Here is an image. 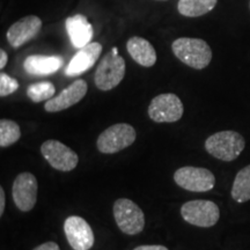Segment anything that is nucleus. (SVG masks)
<instances>
[{
	"instance_id": "17",
	"label": "nucleus",
	"mask_w": 250,
	"mask_h": 250,
	"mask_svg": "<svg viewBox=\"0 0 250 250\" xmlns=\"http://www.w3.org/2000/svg\"><path fill=\"white\" fill-rule=\"evenodd\" d=\"M126 49L131 58L144 67H151L156 62V52L154 46L143 37H131L126 43Z\"/></svg>"
},
{
	"instance_id": "12",
	"label": "nucleus",
	"mask_w": 250,
	"mask_h": 250,
	"mask_svg": "<svg viewBox=\"0 0 250 250\" xmlns=\"http://www.w3.org/2000/svg\"><path fill=\"white\" fill-rule=\"evenodd\" d=\"M41 29H42V20L36 15H28L8 28L6 34L7 42L14 49H18L36 37Z\"/></svg>"
},
{
	"instance_id": "18",
	"label": "nucleus",
	"mask_w": 250,
	"mask_h": 250,
	"mask_svg": "<svg viewBox=\"0 0 250 250\" xmlns=\"http://www.w3.org/2000/svg\"><path fill=\"white\" fill-rule=\"evenodd\" d=\"M218 0H179L180 14L188 18H198L208 14L215 7Z\"/></svg>"
},
{
	"instance_id": "8",
	"label": "nucleus",
	"mask_w": 250,
	"mask_h": 250,
	"mask_svg": "<svg viewBox=\"0 0 250 250\" xmlns=\"http://www.w3.org/2000/svg\"><path fill=\"white\" fill-rule=\"evenodd\" d=\"M183 103L173 93L160 94L149 103L148 116L155 123H174L183 116Z\"/></svg>"
},
{
	"instance_id": "6",
	"label": "nucleus",
	"mask_w": 250,
	"mask_h": 250,
	"mask_svg": "<svg viewBox=\"0 0 250 250\" xmlns=\"http://www.w3.org/2000/svg\"><path fill=\"white\" fill-rule=\"evenodd\" d=\"M181 215L190 225L208 228L219 221L220 210L214 202L197 199L184 203L181 208Z\"/></svg>"
},
{
	"instance_id": "23",
	"label": "nucleus",
	"mask_w": 250,
	"mask_h": 250,
	"mask_svg": "<svg viewBox=\"0 0 250 250\" xmlns=\"http://www.w3.org/2000/svg\"><path fill=\"white\" fill-rule=\"evenodd\" d=\"M33 250H61L59 248V246L57 245L56 242H45V243H42V245L37 246L35 249Z\"/></svg>"
},
{
	"instance_id": "19",
	"label": "nucleus",
	"mask_w": 250,
	"mask_h": 250,
	"mask_svg": "<svg viewBox=\"0 0 250 250\" xmlns=\"http://www.w3.org/2000/svg\"><path fill=\"white\" fill-rule=\"evenodd\" d=\"M232 198L237 203H246L250 201V165L242 168L234 179Z\"/></svg>"
},
{
	"instance_id": "11",
	"label": "nucleus",
	"mask_w": 250,
	"mask_h": 250,
	"mask_svg": "<svg viewBox=\"0 0 250 250\" xmlns=\"http://www.w3.org/2000/svg\"><path fill=\"white\" fill-rule=\"evenodd\" d=\"M64 232L72 249L89 250L94 246L95 237L92 227L79 215H71L65 220Z\"/></svg>"
},
{
	"instance_id": "4",
	"label": "nucleus",
	"mask_w": 250,
	"mask_h": 250,
	"mask_svg": "<svg viewBox=\"0 0 250 250\" xmlns=\"http://www.w3.org/2000/svg\"><path fill=\"white\" fill-rule=\"evenodd\" d=\"M137 133L132 125L118 123L111 125L100 134L96 146L103 154H114L132 145Z\"/></svg>"
},
{
	"instance_id": "27",
	"label": "nucleus",
	"mask_w": 250,
	"mask_h": 250,
	"mask_svg": "<svg viewBox=\"0 0 250 250\" xmlns=\"http://www.w3.org/2000/svg\"><path fill=\"white\" fill-rule=\"evenodd\" d=\"M158 1H166V0H158Z\"/></svg>"
},
{
	"instance_id": "1",
	"label": "nucleus",
	"mask_w": 250,
	"mask_h": 250,
	"mask_svg": "<svg viewBox=\"0 0 250 250\" xmlns=\"http://www.w3.org/2000/svg\"><path fill=\"white\" fill-rule=\"evenodd\" d=\"M171 50L181 62L195 70H203L212 61L210 45L201 39L181 37L174 41Z\"/></svg>"
},
{
	"instance_id": "7",
	"label": "nucleus",
	"mask_w": 250,
	"mask_h": 250,
	"mask_svg": "<svg viewBox=\"0 0 250 250\" xmlns=\"http://www.w3.org/2000/svg\"><path fill=\"white\" fill-rule=\"evenodd\" d=\"M174 181L180 188L188 191L206 192L215 186V177L206 168L187 166L177 169L174 174Z\"/></svg>"
},
{
	"instance_id": "15",
	"label": "nucleus",
	"mask_w": 250,
	"mask_h": 250,
	"mask_svg": "<svg viewBox=\"0 0 250 250\" xmlns=\"http://www.w3.org/2000/svg\"><path fill=\"white\" fill-rule=\"evenodd\" d=\"M66 30L72 45L81 49L89 44L93 39L94 29L92 23L83 14H77L66 19Z\"/></svg>"
},
{
	"instance_id": "9",
	"label": "nucleus",
	"mask_w": 250,
	"mask_h": 250,
	"mask_svg": "<svg viewBox=\"0 0 250 250\" xmlns=\"http://www.w3.org/2000/svg\"><path fill=\"white\" fill-rule=\"evenodd\" d=\"M41 153L52 168L61 171L73 170L79 162L77 153L59 140H46L41 146Z\"/></svg>"
},
{
	"instance_id": "16",
	"label": "nucleus",
	"mask_w": 250,
	"mask_h": 250,
	"mask_svg": "<svg viewBox=\"0 0 250 250\" xmlns=\"http://www.w3.org/2000/svg\"><path fill=\"white\" fill-rule=\"evenodd\" d=\"M62 65V59L58 56L33 55L26 58L23 68L31 76H50L57 72Z\"/></svg>"
},
{
	"instance_id": "21",
	"label": "nucleus",
	"mask_w": 250,
	"mask_h": 250,
	"mask_svg": "<svg viewBox=\"0 0 250 250\" xmlns=\"http://www.w3.org/2000/svg\"><path fill=\"white\" fill-rule=\"evenodd\" d=\"M56 88L54 83H49V81H42V83H33V85H30L27 88V96L35 103L54 98Z\"/></svg>"
},
{
	"instance_id": "25",
	"label": "nucleus",
	"mask_w": 250,
	"mask_h": 250,
	"mask_svg": "<svg viewBox=\"0 0 250 250\" xmlns=\"http://www.w3.org/2000/svg\"><path fill=\"white\" fill-rule=\"evenodd\" d=\"M5 204H6V196H5L4 188L0 187V215L4 214Z\"/></svg>"
},
{
	"instance_id": "26",
	"label": "nucleus",
	"mask_w": 250,
	"mask_h": 250,
	"mask_svg": "<svg viewBox=\"0 0 250 250\" xmlns=\"http://www.w3.org/2000/svg\"><path fill=\"white\" fill-rule=\"evenodd\" d=\"M7 61H8V57H7V54H6L5 50H0V68H4L6 66V64H7Z\"/></svg>"
},
{
	"instance_id": "2",
	"label": "nucleus",
	"mask_w": 250,
	"mask_h": 250,
	"mask_svg": "<svg viewBox=\"0 0 250 250\" xmlns=\"http://www.w3.org/2000/svg\"><path fill=\"white\" fill-rule=\"evenodd\" d=\"M245 147V138L239 132L230 130L215 132L205 142V149L208 154L223 161L235 160Z\"/></svg>"
},
{
	"instance_id": "22",
	"label": "nucleus",
	"mask_w": 250,
	"mask_h": 250,
	"mask_svg": "<svg viewBox=\"0 0 250 250\" xmlns=\"http://www.w3.org/2000/svg\"><path fill=\"white\" fill-rule=\"evenodd\" d=\"M18 88V80H15L14 78L9 77L8 74L6 73L0 74V96H1V98L11 95V94L17 92Z\"/></svg>"
},
{
	"instance_id": "28",
	"label": "nucleus",
	"mask_w": 250,
	"mask_h": 250,
	"mask_svg": "<svg viewBox=\"0 0 250 250\" xmlns=\"http://www.w3.org/2000/svg\"><path fill=\"white\" fill-rule=\"evenodd\" d=\"M249 8H250V2H249Z\"/></svg>"
},
{
	"instance_id": "5",
	"label": "nucleus",
	"mask_w": 250,
	"mask_h": 250,
	"mask_svg": "<svg viewBox=\"0 0 250 250\" xmlns=\"http://www.w3.org/2000/svg\"><path fill=\"white\" fill-rule=\"evenodd\" d=\"M114 218L124 234L137 235L145 227V215L136 203L127 198H120L114 204Z\"/></svg>"
},
{
	"instance_id": "10",
	"label": "nucleus",
	"mask_w": 250,
	"mask_h": 250,
	"mask_svg": "<svg viewBox=\"0 0 250 250\" xmlns=\"http://www.w3.org/2000/svg\"><path fill=\"white\" fill-rule=\"evenodd\" d=\"M39 183L31 173H21L15 177L13 182V201L17 208L22 212L33 210L37 202Z\"/></svg>"
},
{
	"instance_id": "24",
	"label": "nucleus",
	"mask_w": 250,
	"mask_h": 250,
	"mask_svg": "<svg viewBox=\"0 0 250 250\" xmlns=\"http://www.w3.org/2000/svg\"><path fill=\"white\" fill-rule=\"evenodd\" d=\"M133 250H169L168 248H166L164 246H159V245H149V246H139L137 248H134Z\"/></svg>"
},
{
	"instance_id": "20",
	"label": "nucleus",
	"mask_w": 250,
	"mask_h": 250,
	"mask_svg": "<svg viewBox=\"0 0 250 250\" xmlns=\"http://www.w3.org/2000/svg\"><path fill=\"white\" fill-rule=\"evenodd\" d=\"M21 138V129L18 123L11 120L0 121V146L2 148L13 145Z\"/></svg>"
},
{
	"instance_id": "3",
	"label": "nucleus",
	"mask_w": 250,
	"mask_h": 250,
	"mask_svg": "<svg viewBox=\"0 0 250 250\" xmlns=\"http://www.w3.org/2000/svg\"><path fill=\"white\" fill-rule=\"evenodd\" d=\"M125 76V62L114 48L100 62L95 72L94 83L100 90H110L121 83Z\"/></svg>"
},
{
	"instance_id": "13",
	"label": "nucleus",
	"mask_w": 250,
	"mask_h": 250,
	"mask_svg": "<svg viewBox=\"0 0 250 250\" xmlns=\"http://www.w3.org/2000/svg\"><path fill=\"white\" fill-rule=\"evenodd\" d=\"M87 89H88V86H87L85 80H76L64 90H62L59 95L54 96L45 102V111L58 112L77 104L78 102H80L85 98Z\"/></svg>"
},
{
	"instance_id": "14",
	"label": "nucleus",
	"mask_w": 250,
	"mask_h": 250,
	"mask_svg": "<svg viewBox=\"0 0 250 250\" xmlns=\"http://www.w3.org/2000/svg\"><path fill=\"white\" fill-rule=\"evenodd\" d=\"M102 52V45L98 42H90L73 56L68 65L65 68V74L68 77H74L83 74L94 66Z\"/></svg>"
}]
</instances>
